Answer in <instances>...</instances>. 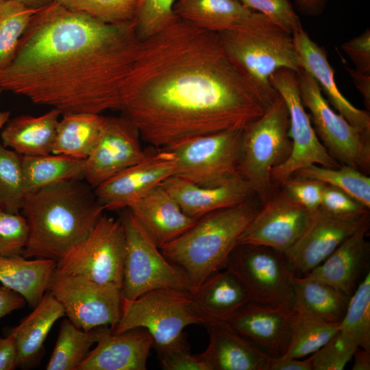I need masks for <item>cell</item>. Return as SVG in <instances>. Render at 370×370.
<instances>
[{"label": "cell", "mask_w": 370, "mask_h": 370, "mask_svg": "<svg viewBox=\"0 0 370 370\" xmlns=\"http://www.w3.org/2000/svg\"><path fill=\"white\" fill-rule=\"evenodd\" d=\"M96 346L90 350L77 370H146L153 340L138 328L120 334L108 326L92 329Z\"/></svg>", "instance_id": "cell-19"}, {"label": "cell", "mask_w": 370, "mask_h": 370, "mask_svg": "<svg viewBox=\"0 0 370 370\" xmlns=\"http://www.w3.org/2000/svg\"><path fill=\"white\" fill-rule=\"evenodd\" d=\"M206 349L199 354L210 370H269L271 358L239 334L228 322L206 325Z\"/></svg>", "instance_id": "cell-24"}, {"label": "cell", "mask_w": 370, "mask_h": 370, "mask_svg": "<svg viewBox=\"0 0 370 370\" xmlns=\"http://www.w3.org/2000/svg\"><path fill=\"white\" fill-rule=\"evenodd\" d=\"M5 1H6V0H0V3Z\"/></svg>", "instance_id": "cell-57"}, {"label": "cell", "mask_w": 370, "mask_h": 370, "mask_svg": "<svg viewBox=\"0 0 370 370\" xmlns=\"http://www.w3.org/2000/svg\"><path fill=\"white\" fill-rule=\"evenodd\" d=\"M60 115L59 110L51 108L40 116L9 119L0 134L3 145L23 156L52 153Z\"/></svg>", "instance_id": "cell-27"}, {"label": "cell", "mask_w": 370, "mask_h": 370, "mask_svg": "<svg viewBox=\"0 0 370 370\" xmlns=\"http://www.w3.org/2000/svg\"><path fill=\"white\" fill-rule=\"evenodd\" d=\"M188 216L198 219L225 208L240 204L255 195L243 179L219 186H203L172 175L160 184Z\"/></svg>", "instance_id": "cell-23"}, {"label": "cell", "mask_w": 370, "mask_h": 370, "mask_svg": "<svg viewBox=\"0 0 370 370\" xmlns=\"http://www.w3.org/2000/svg\"><path fill=\"white\" fill-rule=\"evenodd\" d=\"M298 9L305 14L316 16L321 14L326 0H295Z\"/></svg>", "instance_id": "cell-53"}, {"label": "cell", "mask_w": 370, "mask_h": 370, "mask_svg": "<svg viewBox=\"0 0 370 370\" xmlns=\"http://www.w3.org/2000/svg\"><path fill=\"white\" fill-rule=\"evenodd\" d=\"M243 130L194 136L164 148L175 158L174 175L208 187L243 179L238 172Z\"/></svg>", "instance_id": "cell-8"}, {"label": "cell", "mask_w": 370, "mask_h": 370, "mask_svg": "<svg viewBox=\"0 0 370 370\" xmlns=\"http://www.w3.org/2000/svg\"><path fill=\"white\" fill-rule=\"evenodd\" d=\"M95 343L93 330H84L64 319L46 369L77 370Z\"/></svg>", "instance_id": "cell-35"}, {"label": "cell", "mask_w": 370, "mask_h": 370, "mask_svg": "<svg viewBox=\"0 0 370 370\" xmlns=\"http://www.w3.org/2000/svg\"><path fill=\"white\" fill-rule=\"evenodd\" d=\"M38 10L16 0L0 3V69L12 62L21 37Z\"/></svg>", "instance_id": "cell-38"}, {"label": "cell", "mask_w": 370, "mask_h": 370, "mask_svg": "<svg viewBox=\"0 0 370 370\" xmlns=\"http://www.w3.org/2000/svg\"><path fill=\"white\" fill-rule=\"evenodd\" d=\"M104 208L84 180L56 182L25 196L29 237L22 256L56 262L90 234Z\"/></svg>", "instance_id": "cell-3"}, {"label": "cell", "mask_w": 370, "mask_h": 370, "mask_svg": "<svg viewBox=\"0 0 370 370\" xmlns=\"http://www.w3.org/2000/svg\"><path fill=\"white\" fill-rule=\"evenodd\" d=\"M125 243L121 219L102 214L87 237L56 262V269L121 289Z\"/></svg>", "instance_id": "cell-11"}, {"label": "cell", "mask_w": 370, "mask_h": 370, "mask_svg": "<svg viewBox=\"0 0 370 370\" xmlns=\"http://www.w3.org/2000/svg\"><path fill=\"white\" fill-rule=\"evenodd\" d=\"M56 268V261L52 259L0 256V282L34 308L48 290Z\"/></svg>", "instance_id": "cell-28"}, {"label": "cell", "mask_w": 370, "mask_h": 370, "mask_svg": "<svg viewBox=\"0 0 370 370\" xmlns=\"http://www.w3.org/2000/svg\"><path fill=\"white\" fill-rule=\"evenodd\" d=\"M84 160L54 153L22 156L26 193L64 180H84Z\"/></svg>", "instance_id": "cell-33"}, {"label": "cell", "mask_w": 370, "mask_h": 370, "mask_svg": "<svg viewBox=\"0 0 370 370\" xmlns=\"http://www.w3.org/2000/svg\"><path fill=\"white\" fill-rule=\"evenodd\" d=\"M369 227V221L304 276L325 283L351 297L369 271L370 245L367 239Z\"/></svg>", "instance_id": "cell-22"}, {"label": "cell", "mask_w": 370, "mask_h": 370, "mask_svg": "<svg viewBox=\"0 0 370 370\" xmlns=\"http://www.w3.org/2000/svg\"><path fill=\"white\" fill-rule=\"evenodd\" d=\"M249 9L262 14L288 32L303 27L288 0H237Z\"/></svg>", "instance_id": "cell-44"}, {"label": "cell", "mask_w": 370, "mask_h": 370, "mask_svg": "<svg viewBox=\"0 0 370 370\" xmlns=\"http://www.w3.org/2000/svg\"><path fill=\"white\" fill-rule=\"evenodd\" d=\"M165 370H210L199 355L191 354L186 345L159 357Z\"/></svg>", "instance_id": "cell-47"}, {"label": "cell", "mask_w": 370, "mask_h": 370, "mask_svg": "<svg viewBox=\"0 0 370 370\" xmlns=\"http://www.w3.org/2000/svg\"><path fill=\"white\" fill-rule=\"evenodd\" d=\"M260 207L251 197L236 206L210 212L160 248L183 273L190 293L223 269L228 256L238 245L240 236Z\"/></svg>", "instance_id": "cell-4"}, {"label": "cell", "mask_w": 370, "mask_h": 370, "mask_svg": "<svg viewBox=\"0 0 370 370\" xmlns=\"http://www.w3.org/2000/svg\"><path fill=\"white\" fill-rule=\"evenodd\" d=\"M289 126L286 105L278 95L264 114L243 130L238 172L261 204L276 193L272 171L291 155Z\"/></svg>", "instance_id": "cell-6"}, {"label": "cell", "mask_w": 370, "mask_h": 370, "mask_svg": "<svg viewBox=\"0 0 370 370\" xmlns=\"http://www.w3.org/2000/svg\"><path fill=\"white\" fill-rule=\"evenodd\" d=\"M312 212L284 190L261 207L242 233L238 245H263L286 252L303 234Z\"/></svg>", "instance_id": "cell-16"}, {"label": "cell", "mask_w": 370, "mask_h": 370, "mask_svg": "<svg viewBox=\"0 0 370 370\" xmlns=\"http://www.w3.org/2000/svg\"><path fill=\"white\" fill-rule=\"evenodd\" d=\"M301 69L317 83L328 103L351 125L370 138V116L349 101L337 87L334 69L326 51L313 41L303 27L293 34Z\"/></svg>", "instance_id": "cell-21"}, {"label": "cell", "mask_w": 370, "mask_h": 370, "mask_svg": "<svg viewBox=\"0 0 370 370\" xmlns=\"http://www.w3.org/2000/svg\"><path fill=\"white\" fill-rule=\"evenodd\" d=\"M18 349L14 334L0 338V370H12L17 367Z\"/></svg>", "instance_id": "cell-49"}, {"label": "cell", "mask_w": 370, "mask_h": 370, "mask_svg": "<svg viewBox=\"0 0 370 370\" xmlns=\"http://www.w3.org/2000/svg\"><path fill=\"white\" fill-rule=\"evenodd\" d=\"M292 176L320 181L334 186L370 208V178L367 174L349 165L330 168L312 164L301 169Z\"/></svg>", "instance_id": "cell-34"}, {"label": "cell", "mask_w": 370, "mask_h": 370, "mask_svg": "<svg viewBox=\"0 0 370 370\" xmlns=\"http://www.w3.org/2000/svg\"><path fill=\"white\" fill-rule=\"evenodd\" d=\"M139 132L125 116H105L99 138L84 160V180L92 188L134 165L147 154Z\"/></svg>", "instance_id": "cell-15"}, {"label": "cell", "mask_w": 370, "mask_h": 370, "mask_svg": "<svg viewBox=\"0 0 370 370\" xmlns=\"http://www.w3.org/2000/svg\"><path fill=\"white\" fill-rule=\"evenodd\" d=\"M175 2V0H139L135 23L141 40L157 33L176 18L173 12Z\"/></svg>", "instance_id": "cell-41"}, {"label": "cell", "mask_w": 370, "mask_h": 370, "mask_svg": "<svg viewBox=\"0 0 370 370\" xmlns=\"http://www.w3.org/2000/svg\"><path fill=\"white\" fill-rule=\"evenodd\" d=\"M283 190L295 201L313 212L319 208L325 184L291 176L281 183Z\"/></svg>", "instance_id": "cell-46"}, {"label": "cell", "mask_w": 370, "mask_h": 370, "mask_svg": "<svg viewBox=\"0 0 370 370\" xmlns=\"http://www.w3.org/2000/svg\"><path fill=\"white\" fill-rule=\"evenodd\" d=\"M195 324L204 325V321L194 307L190 292L158 288L134 299L123 298L121 317L112 332L147 330L159 358L188 345L184 329Z\"/></svg>", "instance_id": "cell-7"}, {"label": "cell", "mask_w": 370, "mask_h": 370, "mask_svg": "<svg viewBox=\"0 0 370 370\" xmlns=\"http://www.w3.org/2000/svg\"><path fill=\"white\" fill-rule=\"evenodd\" d=\"M120 219L126 243L121 287L123 298L134 299L158 288L190 292L183 273L163 255L130 210L123 213Z\"/></svg>", "instance_id": "cell-9"}, {"label": "cell", "mask_w": 370, "mask_h": 370, "mask_svg": "<svg viewBox=\"0 0 370 370\" xmlns=\"http://www.w3.org/2000/svg\"><path fill=\"white\" fill-rule=\"evenodd\" d=\"M25 302V299L16 292L3 285L0 286V319L23 308Z\"/></svg>", "instance_id": "cell-50"}, {"label": "cell", "mask_w": 370, "mask_h": 370, "mask_svg": "<svg viewBox=\"0 0 370 370\" xmlns=\"http://www.w3.org/2000/svg\"><path fill=\"white\" fill-rule=\"evenodd\" d=\"M62 116L58 125L52 153L86 160L99 138L105 116L87 112Z\"/></svg>", "instance_id": "cell-32"}, {"label": "cell", "mask_w": 370, "mask_h": 370, "mask_svg": "<svg viewBox=\"0 0 370 370\" xmlns=\"http://www.w3.org/2000/svg\"><path fill=\"white\" fill-rule=\"evenodd\" d=\"M29 237V225L24 216L0 207V256H22Z\"/></svg>", "instance_id": "cell-42"}, {"label": "cell", "mask_w": 370, "mask_h": 370, "mask_svg": "<svg viewBox=\"0 0 370 370\" xmlns=\"http://www.w3.org/2000/svg\"><path fill=\"white\" fill-rule=\"evenodd\" d=\"M47 291L61 304L69 319L84 330L101 326L113 330L121 317L123 296L119 288L55 269Z\"/></svg>", "instance_id": "cell-14"}, {"label": "cell", "mask_w": 370, "mask_h": 370, "mask_svg": "<svg viewBox=\"0 0 370 370\" xmlns=\"http://www.w3.org/2000/svg\"><path fill=\"white\" fill-rule=\"evenodd\" d=\"M140 42L135 22L107 23L53 1L34 15L0 69V88L62 115L121 110Z\"/></svg>", "instance_id": "cell-2"}, {"label": "cell", "mask_w": 370, "mask_h": 370, "mask_svg": "<svg viewBox=\"0 0 370 370\" xmlns=\"http://www.w3.org/2000/svg\"><path fill=\"white\" fill-rule=\"evenodd\" d=\"M62 6L110 24L135 22L139 0H54Z\"/></svg>", "instance_id": "cell-40"}, {"label": "cell", "mask_w": 370, "mask_h": 370, "mask_svg": "<svg viewBox=\"0 0 370 370\" xmlns=\"http://www.w3.org/2000/svg\"><path fill=\"white\" fill-rule=\"evenodd\" d=\"M302 103L310 111L314 131L330 156L341 164L365 174L370 170V138L329 105L316 81L301 69L296 73Z\"/></svg>", "instance_id": "cell-12"}, {"label": "cell", "mask_w": 370, "mask_h": 370, "mask_svg": "<svg viewBox=\"0 0 370 370\" xmlns=\"http://www.w3.org/2000/svg\"><path fill=\"white\" fill-rule=\"evenodd\" d=\"M269 370H312L310 358H271Z\"/></svg>", "instance_id": "cell-52"}, {"label": "cell", "mask_w": 370, "mask_h": 370, "mask_svg": "<svg viewBox=\"0 0 370 370\" xmlns=\"http://www.w3.org/2000/svg\"><path fill=\"white\" fill-rule=\"evenodd\" d=\"M23 5L33 8H40L51 3L54 0H16Z\"/></svg>", "instance_id": "cell-55"}, {"label": "cell", "mask_w": 370, "mask_h": 370, "mask_svg": "<svg viewBox=\"0 0 370 370\" xmlns=\"http://www.w3.org/2000/svg\"><path fill=\"white\" fill-rule=\"evenodd\" d=\"M354 85L362 95L366 108H370V73L361 72L345 65Z\"/></svg>", "instance_id": "cell-51"}, {"label": "cell", "mask_w": 370, "mask_h": 370, "mask_svg": "<svg viewBox=\"0 0 370 370\" xmlns=\"http://www.w3.org/2000/svg\"><path fill=\"white\" fill-rule=\"evenodd\" d=\"M340 323H328L295 312L288 347L281 358H301L312 354L338 331Z\"/></svg>", "instance_id": "cell-36"}, {"label": "cell", "mask_w": 370, "mask_h": 370, "mask_svg": "<svg viewBox=\"0 0 370 370\" xmlns=\"http://www.w3.org/2000/svg\"><path fill=\"white\" fill-rule=\"evenodd\" d=\"M228 58L258 92L266 108L278 96L271 76L301 69L293 34L254 12L240 24L218 33Z\"/></svg>", "instance_id": "cell-5"}, {"label": "cell", "mask_w": 370, "mask_h": 370, "mask_svg": "<svg viewBox=\"0 0 370 370\" xmlns=\"http://www.w3.org/2000/svg\"><path fill=\"white\" fill-rule=\"evenodd\" d=\"M272 86L284 99L289 115L292 151L283 164L271 173L274 182L282 183L298 170L312 164L337 168L341 164L328 153L312 127L299 93L296 73L280 69L270 78Z\"/></svg>", "instance_id": "cell-13"}, {"label": "cell", "mask_w": 370, "mask_h": 370, "mask_svg": "<svg viewBox=\"0 0 370 370\" xmlns=\"http://www.w3.org/2000/svg\"><path fill=\"white\" fill-rule=\"evenodd\" d=\"M319 208L341 219H359L369 213V208L345 192L325 184Z\"/></svg>", "instance_id": "cell-45"}, {"label": "cell", "mask_w": 370, "mask_h": 370, "mask_svg": "<svg viewBox=\"0 0 370 370\" xmlns=\"http://www.w3.org/2000/svg\"><path fill=\"white\" fill-rule=\"evenodd\" d=\"M369 221V213L359 219H345L334 217L320 208L313 211L303 234L285 252L295 275H307Z\"/></svg>", "instance_id": "cell-18"}, {"label": "cell", "mask_w": 370, "mask_h": 370, "mask_svg": "<svg viewBox=\"0 0 370 370\" xmlns=\"http://www.w3.org/2000/svg\"><path fill=\"white\" fill-rule=\"evenodd\" d=\"M173 12L195 26L219 33L240 24L254 11L237 0H175Z\"/></svg>", "instance_id": "cell-31"}, {"label": "cell", "mask_w": 370, "mask_h": 370, "mask_svg": "<svg viewBox=\"0 0 370 370\" xmlns=\"http://www.w3.org/2000/svg\"><path fill=\"white\" fill-rule=\"evenodd\" d=\"M240 282L249 301L292 306V264L285 253L255 245H238L223 267Z\"/></svg>", "instance_id": "cell-10"}, {"label": "cell", "mask_w": 370, "mask_h": 370, "mask_svg": "<svg viewBox=\"0 0 370 370\" xmlns=\"http://www.w3.org/2000/svg\"><path fill=\"white\" fill-rule=\"evenodd\" d=\"M356 348L338 331L309 357L312 370H342L352 358Z\"/></svg>", "instance_id": "cell-43"}, {"label": "cell", "mask_w": 370, "mask_h": 370, "mask_svg": "<svg viewBox=\"0 0 370 370\" xmlns=\"http://www.w3.org/2000/svg\"><path fill=\"white\" fill-rule=\"evenodd\" d=\"M64 316L61 304L49 292L45 293L34 310L11 330L16 341L17 367H25L36 360L52 326Z\"/></svg>", "instance_id": "cell-29"}, {"label": "cell", "mask_w": 370, "mask_h": 370, "mask_svg": "<svg viewBox=\"0 0 370 370\" xmlns=\"http://www.w3.org/2000/svg\"><path fill=\"white\" fill-rule=\"evenodd\" d=\"M194 307L204 325L229 322L249 301L238 280L226 269L210 275L190 293Z\"/></svg>", "instance_id": "cell-26"}, {"label": "cell", "mask_w": 370, "mask_h": 370, "mask_svg": "<svg viewBox=\"0 0 370 370\" xmlns=\"http://www.w3.org/2000/svg\"><path fill=\"white\" fill-rule=\"evenodd\" d=\"M26 194L22 156L0 144V207L18 212Z\"/></svg>", "instance_id": "cell-39"}, {"label": "cell", "mask_w": 370, "mask_h": 370, "mask_svg": "<svg viewBox=\"0 0 370 370\" xmlns=\"http://www.w3.org/2000/svg\"><path fill=\"white\" fill-rule=\"evenodd\" d=\"M354 364L353 370L370 369V350L357 347L352 356Z\"/></svg>", "instance_id": "cell-54"}, {"label": "cell", "mask_w": 370, "mask_h": 370, "mask_svg": "<svg viewBox=\"0 0 370 370\" xmlns=\"http://www.w3.org/2000/svg\"><path fill=\"white\" fill-rule=\"evenodd\" d=\"M341 47L353 62L356 69L370 73L369 28H367L361 34L343 42Z\"/></svg>", "instance_id": "cell-48"}, {"label": "cell", "mask_w": 370, "mask_h": 370, "mask_svg": "<svg viewBox=\"0 0 370 370\" xmlns=\"http://www.w3.org/2000/svg\"><path fill=\"white\" fill-rule=\"evenodd\" d=\"M350 297L306 276H295L292 307L295 312L328 323H340Z\"/></svg>", "instance_id": "cell-30"}, {"label": "cell", "mask_w": 370, "mask_h": 370, "mask_svg": "<svg viewBox=\"0 0 370 370\" xmlns=\"http://www.w3.org/2000/svg\"><path fill=\"white\" fill-rule=\"evenodd\" d=\"M176 161L173 154L164 149L149 155L98 185L94 193L105 210L129 208L168 177L174 175Z\"/></svg>", "instance_id": "cell-17"}, {"label": "cell", "mask_w": 370, "mask_h": 370, "mask_svg": "<svg viewBox=\"0 0 370 370\" xmlns=\"http://www.w3.org/2000/svg\"><path fill=\"white\" fill-rule=\"evenodd\" d=\"M3 90L0 88V97ZM10 112L9 111H3L0 108V130H2L5 124L9 120Z\"/></svg>", "instance_id": "cell-56"}, {"label": "cell", "mask_w": 370, "mask_h": 370, "mask_svg": "<svg viewBox=\"0 0 370 370\" xmlns=\"http://www.w3.org/2000/svg\"><path fill=\"white\" fill-rule=\"evenodd\" d=\"M294 313L292 306L248 301L228 323L267 356L279 358L288 347Z\"/></svg>", "instance_id": "cell-20"}, {"label": "cell", "mask_w": 370, "mask_h": 370, "mask_svg": "<svg viewBox=\"0 0 370 370\" xmlns=\"http://www.w3.org/2000/svg\"><path fill=\"white\" fill-rule=\"evenodd\" d=\"M128 209L158 248L185 232L197 220L186 214L161 185L152 189Z\"/></svg>", "instance_id": "cell-25"}, {"label": "cell", "mask_w": 370, "mask_h": 370, "mask_svg": "<svg viewBox=\"0 0 370 370\" xmlns=\"http://www.w3.org/2000/svg\"><path fill=\"white\" fill-rule=\"evenodd\" d=\"M339 332L356 347L370 350V273L359 282L350 297L340 323Z\"/></svg>", "instance_id": "cell-37"}, {"label": "cell", "mask_w": 370, "mask_h": 370, "mask_svg": "<svg viewBox=\"0 0 370 370\" xmlns=\"http://www.w3.org/2000/svg\"><path fill=\"white\" fill-rule=\"evenodd\" d=\"M266 106L226 54L218 33L176 18L141 40L121 110L161 149L188 138L243 129Z\"/></svg>", "instance_id": "cell-1"}]
</instances>
